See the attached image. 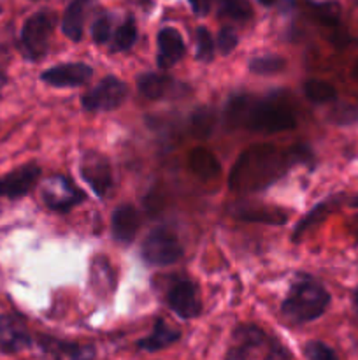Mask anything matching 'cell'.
I'll list each match as a JSON object with an SVG mask.
<instances>
[{
	"label": "cell",
	"mask_w": 358,
	"mask_h": 360,
	"mask_svg": "<svg viewBox=\"0 0 358 360\" xmlns=\"http://www.w3.org/2000/svg\"><path fill=\"white\" fill-rule=\"evenodd\" d=\"M312 153L305 146H293L286 151L272 144H256L239 155L228 178L234 192H258L272 185L295 164H309Z\"/></svg>",
	"instance_id": "6da1fadb"
},
{
	"label": "cell",
	"mask_w": 358,
	"mask_h": 360,
	"mask_svg": "<svg viewBox=\"0 0 358 360\" xmlns=\"http://www.w3.org/2000/svg\"><path fill=\"white\" fill-rule=\"evenodd\" d=\"M225 120L230 127H242L260 134H277L297 125L293 109L274 98H255L235 95L225 109Z\"/></svg>",
	"instance_id": "7a4b0ae2"
},
{
	"label": "cell",
	"mask_w": 358,
	"mask_h": 360,
	"mask_svg": "<svg viewBox=\"0 0 358 360\" xmlns=\"http://www.w3.org/2000/svg\"><path fill=\"white\" fill-rule=\"evenodd\" d=\"M330 294L312 276L302 274L291 283L286 299L281 304V315L293 326L312 322L326 311Z\"/></svg>",
	"instance_id": "3957f363"
},
{
	"label": "cell",
	"mask_w": 358,
	"mask_h": 360,
	"mask_svg": "<svg viewBox=\"0 0 358 360\" xmlns=\"http://www.w3.org/2000/svg\"><path fill=\"white\" fill-rule=\"evenodd\" d=\"M55 25L56 16L51 11H39L25 21L20 35V48L25 58L35 62L48 53Z\"/></svg>",
	"instance_id": "277c9868"
},
{
	"label": "cell",
	"mask_w": 358,
	"mask_h": 360,
	"mask_svg": "<svg viewBox=\"0 0 358 360\" xmlns=\"http://www.w3.org/2000/svg\"><path fill=\"white\" fill-rule=\"evenodd\" d=\"M272 338L267 336L263 329L253 323L237 326L232 333L230 345H228L225 360H265L272 347Z\"/></svg>",
	"instance_id": "5b68a950"
},
{
	"label": "cell",
	"mask_w": 358,
	"mask_h": 360,
	"mask_svg": "<svg viewBox=\"0 0 358 360\" xmlns=\"http://www.w3.org/2000/svg\"><path fill=\"white\" fill-rule=\"evenodd\" d=\"M140 255L150 266H171L183 257V246L174 232L158 227L146 236L140 246Z\"/></svg>",
	"instance_id": "8992f818"
},
{
	"label": "cell",
	"mask_w": 358,
	"mask_h": 360,
	"mask_svg": "<svg viewBox=\"0 0 358 360\" xmlns=\"http://www.w3.org/2000/svg\"><path fill=\"white\" fill-rule=\"evenodd\" d=\"M41 197L46 206L56 213H67L86 199V195L65 176H53L46 179L41 188Z\"/></svg>",
	"instance_id": "52a82bcc"
},
{
	"label": "cell",
	"mask_w": 358,
	"mask_h": 360,
	"mask_svg": "<svg viewBox=\"0 0 358 360\" xmlns=\"http://www.w3.org/2000/svg\"><path fill=\"white\" fill-rule=\"evenodd\" d=\"M128 88L119 77L105 76L93 90L88 91L81 104L88 111H112L125 102Z\"/></svg>",
	"instance_id": "ba28073f"
},
{
	"label": "cell",
	"mask_w": 358,
	"mask_h": 360,
	"mask_svg": "<svg viewBox=\"0 0 358 360\" xmlns=\"http://www.w3.org/2000/svg\"><path fill=\"white\" fill-rule=\"evenodd\" d=\"M35 343L42 357L48 360H93L97 355V348L93 345L58 340L48 334H39Z\"/></svg>",
	"instance_id": "9c48e42d"
},
{
	"label": "cell",
	"mask_w": 358,
	"mask_h": 360,
	"mask_svg": "<svg viewBox=\"0 0 358 360\" xmlns=\"http://www.w3.org/2000/svg\"><path fill=\"white\" fill-rule=\"evenodd\" d=\"M81 178L90 185L98 197H105L112 186V171L107 158L98 151H86L81 158Z\"/></svg>",
	"instance_id": "30bf717a"
},
{
	"label": "cell",
	"mask_w": 358,
	"mask_h": 360,
	"mask_svg": "<svg viewBox=\"0 0 358 360\" xmlns=\"http://www.w3.org/2000/svg\"><path fill=\"white\" fill-rule=\"evenodd\" d=\"M41 178V167L37 164H25L7 174L0 176V197L20 199L35 188Z\"/></svg>",
	"instance_id": "8fae6325"
},
{
	"label": "cell",
	"mask_w": 358,
	"mask_h": 360,
	"mask_svg": "<svg viewBox=\"0 0 358 360\" xmlns=\"http://www.w3.org/2000/svg\"><path fill=\"white\" fill-rule=\"evenodd\" d=\"M167 302L172 311L181 319H195L202 311V301H200L199 287L192 281H178L168 290Z\"/></svg>",
	"instance_id": "7c38bea8"
},
{
	"label": "cell",
	"mask_w": 358,
	"mask_h": 360,
	"mask_svg": "<svg viewBox=\"0 0 358 360\" xmlns=\"http://www.w3.org/2000/svg\"><path fill=\"white\" fill-rule=\"evenodd\" d=\"M91 76H93V69L90 65L81 62H70L58 63V65L44 70L41 79L55 88H76L90 81Z\"/></svg>",
	"instance_id": "4fadbf2b"
},
{
	"label": "cell",
	"mask_w": 358,
	"mask_h": 360,
	"mask_svg": "<svg viewBox=\"0 0 358 360\" xmlns=\"http://www.w3.org/2000/svg\"><path fill=\"white\" fill-rule=\"evenodd\" d=\"M32 345V336L21 316L7 313L0 316V352L18 354Z\"/></svg>",
	"instance_id": "5bb4252c"
},
{
	"label": "cell",
	"mask_w": 358,
	"mask_h": 360,
	"mask_svg": "<svg viewBox=\"0 0 358 360\" xmlns=\"http://www.w3.org/2000/svg\"><path fill=\"white\" fill-rule=\"evenodd\" d=\"M185 41L175 28L165 27L158 34L157 62L161 69H171L185 56Z\"/></svg>",
	"instance_id": "9a60e30c"
},
{
	"label": "cell",
	"mask_w": 358,
	"mask_h": 360,
	"mask_svg": "<svg viewBox=\"0 0 358 360\" xmlns=\"http://www.w3.org/2000/svg\"><path fill=\"white\" fill-rule=\"evenodd\" d=\"M140 220L139 213H137L135 207L132 204H121L114 210L111 220V231L112 238L118 243H132L135 239L137 232H139Z\"/></svg>",
	"instance_id": "2e32d148"
},
{
	"label": "cell",
	"mask_w": 358,
	"mask_h": 360,
	"mask_svg": "<svg viewBox=\"0 0 358 360\" xmlns=\"http://www.w3.org/2000/svg\"><path fill=\"white\" fill-rule=\"evenodd\" d=\"M181 340V333L174 327L168 326L165 320L158 319L154 322L153 330H151L150 336L142 338V340L137 341V348L140 352H147V354H154V352L165 350V348L172 347L174 343Z\"/></svg>",
	"instance_id": "e0dca14e"
},
{
	"label": "cell",
	"mask_w": 358,
	"mask_h": 360,
	"mask_svg": "<svg viewBox=\"0 0 358 360\" xmlns=\"http://www.w3.org/2000/svg\"><path fill=\"white\" fill-rule=\"evenodd\" d=\"M95 0H72L69 4L63 16V34L70 39V41H81L84 30V21H86L88 13H90L91 6Z\"/></svg>",
	"instance_id": "ac0fdd59"
},
{
	"label": "cell",
	"mask_w": 358,
	"mask_h": 360,
	"mask_svg": "<svg viewBox=\"0 0 358 360\" xmlns=\"http://www.w3.org/2000/svg\"><path fill=\"white\" fill-rule=\"evenodd\" d=\"M235 217L249 224H265V225H284L288 221L286 211L270 206H244L235 210Z\"/></svg>",
	"instance_id": "d6986e66"
},
{
	"label": "cell",
	"mask_w": 358,
	"mask_h": 360,
	"mask_svg": "<svg viewBox=\"0 0 358 360\" xmlns=\"http://www.w3.org/2000/svg\"><path fill=\"white\" fill-rule=\"evenodd\" d=\"M190 171L202 179H213L220 174L221 165L216 155L206 148H193L188 155Z\"/></svg>",
	"instance_id": "ffe728a7"
},
{
	"label": "cell",
	"mask_w": 358,
	"mask_h": 360,
	"mask_svg": "<svg viewBox=\"0 0 358 360\" xmlns=\"http://www.w3.org/2000/svg\"><path fill=\"white\" fill-rule=\"evenodd\" d=\"M172 84H174V79L165 76V74L146 72L137 77V86H139L140 94L146 98H153V101L165 97L172 88Z\"/></svg>",
	"instance_id": "44dd1931"
},
{
	"label": "cell",
	"mask_w": 358,
	"mask_h": 360,
	"mask_svg": "<svg viewBox=\"0 0 358 360\" xmlns=\"http://www.w3.org/2000/svg\"><path fill=\"white\" fill-rule=\"evenodd\" d=\"M216 112L211 108H197L192 112V118H190V129L192 134L199 139H206L211 134L214 132V127H216Z\"/></svg>",
	"instance_id": "7402d4cb"
},
{
	"label": "cell",
	"mask_w": 358,
	"mask_h": 360,
	"mask_svg": "<svg viewBox=\"0 0 358 360\" xmlns=\"http://www.w3.org/2000/svg\"><path fill=\"white\" fill-rule=\"evenodd\" d=\"M302 90H304L305 97H307L311 102H314V104H326V102L336 101L337 97L336 88H333L330 83H326V81H321V79L305 81Z\"/></svg>",
	"instance_id": "603a6c76"
},
{
	"label": "cell",
	"mask_w": 358,
	"mask_h": 360,
	"mask_svg": "<svg viewBox=\"0 0 358 360\" xmlns=\"http://www.w3.org/2000/svg\"><path fill=\"white\" fill-rule=\"evenodd\" d=\"M220 16L235 21H248L251 18L253 9L248 0H220L218 4Z\"/></svg>",
	"instance_id": "cb8c5ba5"
},
{
	"label": "cell",
	"mask_w": 358,
	"mask_h": 360,
	"mask_svg": "<svg viewBox=\"0 0 358 360\" xmlns=\"http://www.w3.org/2000/svg\"><path fill=\"white\" fill-rule=\"evenodd\" d=\"M137 41V27L133 18H126L119 28L116 30L114 39H112V51H126V49L132 48Z\"/></svg>",
	"instance_id": "d4e9b609"
},
{
	"label": "cell",
	"mask_w": 358,
	"mask_h": 360,
	"mask_svg": "<svg viewBox=\"0 0 358 360\" xmlns=\"http://www.w3.org/2000/svg\"><path fill=\"white\" fill-rule=\"evenodd\" d=\"M248 67L251 72L260 74V76H270V74H277L286 69V60L276 55H263L253 58Z\"/></svg>",
	"instance_id": "484cf974"
},
{
	"label": "cell",
	"mask_w": 358,
	"mask_h": 360,
	"mask_svg": "<svg viewBox=\"0 0 358 360\" xmlns=\"http://www.w3.org/2000/svg\"><path fill=\"white\" fill-rule=\"evenodd\" d=\"M333 204H336V202H332V200H329V202L318 204V206H316L314 210H312L311 213L307 214V217L302 218L300 224L297 225V229H295V232H293V241H298V238H300V236L304 234L305 231H309L312 225L319 224V221H321L323 218H325L326 214L330 213V210H332Z\"/></svg>",
	"instance_id": "4316f807"
},
{
	"label": "cell",
	"mask_w": 358,
	"mask_h": 360,
	"mask_svg": "<svg viewBox=\"0 0 358 360\" xmlns=\"http://www.w3.org/2000/svg\"><path fill=\"white\" fill-rule=\"evenodd\" d=\"M195 42H197V58L202 62H211L214 55V41L211 32L206 27H199L195 30Z\"/></svg>",
	"instance_id": "83f0119b"
},
{
	"label": "cell",
	"mask_w": 358,
	"mask_h": 360,
	"mask_svg": "<svg viewBox=\"0 0 358 360\" xmlns=\"http://www.w3.org/2000/svg\"><path fill=\"white\" fill-rule=\"evenodd\" d=\"M304 355L309 360H339L336 352L321 341H309L304 347Z\"/></svg>",
	"instance_id": "f1b7e54d"
},
{
	"label": "cell",
	"mask_w": 358,
	"mask_h": 360,
	"mask_svg": "<svg viewBox=\"0 0 358 360\" xmlns=\"http://www.w3.org/2000/svg\"><path fill=\"white\" fill-rule=\"evenodd\" d=\"M111 16H107V14H102L95 20L93 27H91V37L97 44L102 46L109 42V39H111Z\"/></svg>",
	"instance_id": "f546056e"
},
{
	"label": "cell",
	"mask_w": 358,
	"mask_h": 360,
	"mask_svg": "<svg viewBox=\"0 0 358 360\" xmlns=\"http://www.w3.org/2000/svg\"><path fill=\"white\" fill-rule=\"evenodd\" d=\"M314 13L323 23L326 25H337L340 16V7L337 2H325V4H316Z\"/></svg>",
	"instance_id": "4dcf8cb0"
},
{
	"label": "cell",
	"mask_w": 358,
	"mask_h": 360,
	"mask_svg": "<svg viewBox=\"0 0 358 360\" xmlns=\"http://www.w3.org/2000/svg\"><path fill=\"white\" fill-rule=\"evenodd\" d=\"M239 44V37L232 27H223L218 34V48L223 55H230Z\"/></svg>",
	"instance_id": "1f68e13d"
},
{
	"label": "cell",
	"mask_w": 358,
	"mask_h": 360,
	"mask_svg": "<svg viewBox=\"0 0 358 360\" xmlns=\"http://www.w3.org/2000/svg\"><path fill=\"white\" fill-rule=\"evenodd\" d=\"M330 120L339 125H347V123H353L358 120V108H353V105H340V108L333 109L332 115H330Z\"/></svg>",
	"instance_id": "d6a6232c"
},
{
	"label": "cell",
	"mask_w": 358,
	"mask_h": 360,
	"mask_svg": "<svg viewBox=\"0 0 358 360\" xmlns=\"http://www.w3.org/2000/svg\"><path fill=\"white\" fill-rule=\"evenodd\" d=\"M200 2H202V0H190V4H192V7L197 13H200Z\"/></svg>",
	"instance_id": "836d02e7"
},
{
	"label": "cell",
	"mask_w": 358,
	"mask_h": 360,
	"mask_svg": "<svg viewBox=\"0 0 358 360\" xmlns=\"http://www.w3.org/2000/svg\"><path fill=\"white\" fill-rule=\"evenodd\" d=\"M6 83H7V76L4 72H0V88H2Z\"/></svg>",
	"instance_id": "e575fe53"
},
{
	"label": "cell",
	"mask_w": 358,
	"mask_h": 360,
	"mask_svg": "<svg viewBox=\"0 0 358 360\" xmlns=\"http://www.w3.org/2000/svg\"><path fill=\"white\" fill-rule=\"evenodd\" d=\"M350 206H351V207H358V195H354L353 199L350 200Z\"/></svg>",
	"instance_id": "d590c367"
},
{
	"label": "cell",
	"mask_w": 358,
	"mask_h": 360,
	"mask_svg": "<svg viewBox=\"0 0 358 360\" xmlns=\"http://www.w3.org/2000/svg\"><path fill=\"white\" fill-rule=\"evenodd\" d=\"M260 4H263V6H272L274 2H276V0H258Z\"/></svg>",
	"instance_id": "8d00e7d4"
},
{
	"label": "cell",
	"mask_w": 358,
	"mask_h": 360,
	"mask_svg": "<svg viewBox=\"0 0 358 360\" xmlns=\"http://www.w3.org/2000/svg\"><path fill=\"white\" fill-rule=\"evenodd\" d=\"M353 76H354V79L358 81V62L354 63V69H353Z\"/></svg>",
	"instance_id": "74e56055"
},
{
	"label": "cell",
	"mask_w": 358,
	"mask_h": 360,
	"mask_svg": "<svg viewBox=\"0 0 358 360\" xmlns=\"http://www.w3.org/2000/svg\"><path fill=\"white\" fill-rule=\"evenodd\" d=\"M354 306H357V311H358V288L357 292H354Z\"/></svg>",
	"instance_id": "f35d334b"
},
{
	"label": "cell",
	"mask_w": 358,
	"mask_h": 360,
	"mask_svg": "<svg viewBox=\"0 0 358 360\" xmlns=\"http://www.w3.org/2000/svg\"><path fill=\"white\" fill-rule=\"evenodd\" d=\"M354 4H357V6H358V0H354Z\"/></svg>",
	"instance_id": "ab89813d"
}]
</instances>
